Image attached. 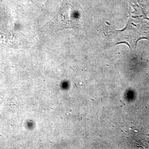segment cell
Wrapping results in <instances>:
<instances>
[{"mask_svg": "<svg viewBox=\"0 0 149 149\" xmlns=\"http://www.w3.org/2000/svg\"><path fill=\"white\" fill-rule=\"evenodd\" d=\"M132 5L135 9L132 13H130L128 25L124 31L125 34L133 35L134 44L136 47L137 41L144 38V34L148 29L149 19L146 17L139 0H133Z\"/></svg>", "mask_w": 149, "mask_h": 149, "instance_id": "6da1fadb", "label": "cell"}]
</instances>
